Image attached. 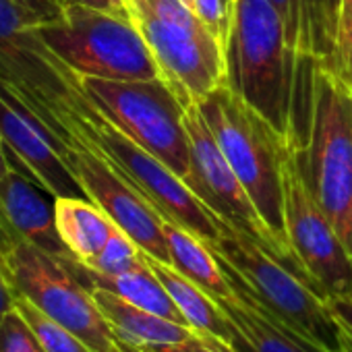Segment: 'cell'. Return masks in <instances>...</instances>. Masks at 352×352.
<instances>
[{"instance_id":"30","label":"cell","mask_w":352,"mask_h":352,"mask_svg":"<svg viewBox=\"0 0 352 352\" xmlns=\"http://www.w3.org/2000/svg\"><path fill=\"white\" fill-rule=\"evenodd\" d=\"M13 307V290L5 278V272L0 267V319L5 317V313Z\"/></svg>"},{"instance_id":"7","label":"cell","mask_w":352,"mask_h":352,"mask_svg":"<svg viewBox=\"0 0 352 352\" xmlns=\"http://www.w3.org/2000/svg\"><path fill=\"white\" fill-rule=\"evenodd\" d=\"M162 79L187 108L228 81L226 50L204 25L191 0H126Z\"/></svg>"},{"instance_id":"3","label":"cell","mask_w":352,"mask_h":352,"mask_svg":"<svg viewBox=\"0 0 352 352\" xmlns=\"http://www.w3.org/2000/svg\"><path fill=\"white\" fill-rule=\"evenodd\" d=\"M197 108L259 216L278 241L288 265L309 280L288 243L284 222L280 151L286 139H282L228 83H222L201 98Z\"/></svg>"},{"instance_id":"28","label":"cell","mask_w":352,"mask_h":352,"mask_svg":"<svg viewBox=\"0 0 352 352\" xmlns=\"http://www.w3.org/2000/svg\"><path fill=\"white\" fill-rule=\"evenodd\" d=\"M338 323L352 336V296H338V298H327Z\"/></svg>"},{"instance_id":"9","label":"cell","mask_w":352,"mask_h":352,"mask_svg":"<svg viewBox=\"0 0 352 352\" xmlns=\"http://www.w3.org/2000/svg\"><path fill=\"white\" fill-rule=\"evenodd\" d=\"M83 94L122 133L168 166L185 185L193 176L185 106L164 79L114 81L77 75Z\"/></svg>"},{"instance_id":"22","label":"cell","mask_w":352,"mask_h":352,"mask_svg":"<svg viewBox=\"0 0 352 352\" xmlns=\"http://www.w3.org/2000/svg\"><path fill=\"white\" fill-rule=\"evenodd\" d=\"M143 257H145V253L139 249V245L129 234H124L118 226H114L104 249L85 267L96 274L116 276V274H124V272L133 270L135 265H139L143 261Z\"/></svg>"},{"instance_id":"10","label":"cell","mask_w":352,"mask_h":352,"mask_svg":"<svg viewBox=\"0 0 352 352\" xmlns=\"http://www.w3.org/2000/svg\"><path fill=\"white\" fill-rule=\"evenodd\" d=\"M280 176L286 234L305 276L325 298L352 296V257L315 199L292 141L282 143Z\"/></svg>"},{"instance_id":"20","label":"cell","mask_w":352,"mask_h":352,"mask_svg":"<svg viewBox=\"0 0 352 352\" xmlns=\"http://www.w3.org/2000/svg\"><path fill=\"white\" fill-rule=\"evenodd\" d=\"M145 257L151 270L155 272V276L160 278V282L166 286L172 300L176 302V307H179V311L183 313L191 329L222 338L224 342L232 344V336H234L232 325L214 296H210L204 288H199L195 282H191L187 276H183L172 265L155 261L149 255Z\"/></svg>"},{"instance_id":"31","label":"cell","mask_w":352,"mask_h":352,"mask_svg":"<svg viewBox=\"0 0 352 352\" xmlns=\"http://www.w3.org/2000/svg\"><path fill=\"white\" fill-rule=\"evenodd\" d=\"M11 170H13V166H11V162L7 157V149H5L3 141H0V181H3Z\"/></svg>"},{"instance_id":"12","label":"cell","mask_w":352,"mask_h":352,"mask_svg":"<svg viewBox=\"0 0 352 352\" xmlns=\"http://www.w3.org/2000/svg\"><path fill=\"white\" fill-rule=\"evenodd\" d=\"M272 5L284 25L294 79L296 120L305 137L309 129L313 71L321 63H333L340 0H272Z\"/></svg>"},{"instance_id":"32","label":"cell","mask_w":352,"mask_h":352,"mask_svg":"<svg viewBox=\"0 0 352 352\" xmlns=\"http://www.w3.org/2000/svg\"><path fill=\"white\" fill-rule=\"evenodd\" d=\"M344 352H352V336L344 329Z\"/></svg>"},{"instance_id":"11","label":"cell","mask_w":352,"mask_h":352,"mask_svg":"<svg viewBox=\"0 0 352 352\" xmlns=\"http://www.w3.org/2000/svg\"><path fill=\"white\" fill-rule=\"evenodd\" d=\"M183 124L189 137L193 160V176L187 187L204 201L210 212L255 239L261 247H265L272 255H276L282 263L288 265L278 241L274 239L272 230L267 228L255 204L251 201L247 189L243 187L228 160L224 157L197 104L185 108Z\"/></svg>"},{"instance_id":"24","label":"cell","mask_w":352,"mask_h":352,"mask_svg":"<svg viewBox=\"0 0 352 352\" xmlns=\"http://www.w3.org/2000/svg\"><path fill=\"white\" fill-rule=\"evenodd\" d=\"M0 352H46L36 331L15 307L0 319Z\"/></svg>"},{"instance_id":"1","label":"cell","mask_w":352,"mask_h":352,"mask_svg":"<svg viewBox=\"0 0 352 352\" xmlns=\"http://www.w3.org/2000/svg\"><path fill=\"white\" fill-rule=\"evenodd\" d=\"M36 96L50 106L69 131H73L118 176H122V181L141 193L145 201L162 216V220L179 224L208 245L220 239L216 214L210 212L185 185V181H181L168 166H164L155 155L122 133L104 112H100L83 94L79 79L60 98Z\"/></svg>"},{"instance_id":"34","label":"cell","mask_w":352,"mask_h":352,"mask_svg":"<svg viewBox=\"0 0 352 352\" xmlns=\"http://www.w3.org/2000/svg\"><path fill=\"white\" fill-rule=\"evenodd\" d=\"M58 3H60V5H65V0H58Z\"/></svg>"},{"instance_id":"23","label":"cell","mask_w":352,"mask_h":352,"mask_svg":"<svg viewBox=\"0 0 352 352\" xmlns=\"http://www.w3.org/2000/svg\"><path fill=\"white\" fill-rule=\"evenodd\" d=\"M236 5L239 0H191L193 11L204 21V25L212 32V36L222 44L224 50H228L230 44Z\"/></svg>"},{"instance_id":"15","label":"cell","mask_w":352,"mask_h":352,"mask_svg":"<svg viewBox=\"0 0 352 352\" xmlns=\"http://www.w3.org/2000/svg\"><path fill=\"white\" fill-rule=\"evenodd\" d=\"M222 270L236 296L232 300H220L218 305L232 325V346L239 352H323L280 323L228 267L222 265Z\"/></svg>"},{"instance_id":"21","label":"cell","mask_w":352,"mask_h":352,"mask_svg":"<svg viewBox=\"0 0 352 352\" xmlns=\"http://www.w3.org/2000/svg\"><path fill=\"white\" fill-rule=\"evenodd\" d=\"M13 307L21 313V317L36 331L40 344L46 352H94L83 340H79L71 329L56 323L44 311H40L34 302L23 296H13Z\"/></svg>"},{"instance_id":"16","label":"cell","mask_w":352,"mask_h":352,"mask_svg":"<svg viewBox=\"0 0 352 352\" xmlns=\"http://www.w3.org/2000/svg\"><path fill=\"white\" fill-rule=\"evenodd\" d=\"M65 261L87 288H104L139 309H145L153 315H160L170 321L187 325L183 313L179 311V307H176V302L168 294L166 286L160 282V278L147 263V257H143V261L139 265H135L133 270H129L124 274H116V276L96 274V272L87 270L85 265H81L73 257L65 259Z\"/></svg>"},{"instance_id":"14","label":"cell","mask_w":352,"mask_h":352,"mask_svg":"<svg viewBox=\"0 0 352 352\" xmlns=\"http://www.w3.org/2000/svg\"><path fill=\"white\" fill-rule=\"evenodd\" d=\"M44 193L46 191L40 185H34L28 174L13 168L0 181V220L50 255L71 259V253L56 230L54 199L52 204L46 201Z\"/></svg>"},{"instance_id":"17","label":"cell","mask_w":352,"mask_h":352,"mask_svg":"<svg viewBox=\"0 0 352 352\" xmlns=\"http://www.w3.org/2000/svg\"><path fill=\"white\" fill-rule=\"evenodd\" d=\"M89 290L98 307L102 309V313L118 333V338L135 352H143L151 346L183 342L195 333V329H191L189 325L176 323L166 317L153 315L145 309H139L104 288H89Z\"/></svg>"},{"instance_id":"29","label":"cell","mask_w":352,"mask_h":352,"mask_svg":"<svg viewBox=\"0 0 352 352\" xmlns=\"http://www.w3.org/2000/svg\"><path fill=\"white\" fill-rule=\"evenodd\" d=\"M83 5V7H91V9H100V11H108V13H116V15H124L131 17L116 0H65V5Z\"/></svg>"},{"instance_id":"2","label":"cell","mask_w":352,"mask_h":352,"mask_svg":"<svg viewBox=\"0 0 352 352\" xmlns=\"http://www.w3.org/2000/svg\"><path fill=\"white\" fill-rule=\"evenodd\" d=\"M226 63V83L282 139L302 151L290 54L272 0H239Z\"/></svg>"},{"instance_id":"5","label":"cell","mask_w":352,"mask_h":352,"mask_svg":"<svg viewBox=\"0 0 352 352\" xmlns=\"http://www.w3.org/2000/svg\"><path fill=\"white\" fill-rule=\"evenodd\" d=\"M300 164L315 199L352 257V87L325 63L313 71Z\"/></svg>"},{"instance_id":"6","label":"cell","mask_w":352,"mask_h":352,"mask_svg":"<svg viewBox=\"0 0 352 352\" xmlns=\"http://www.w3.org/2000/svg\"><path fill=\"white\" fill-rule=\"evenodd\" d=\"M0 267L13 290L56 323L71 329L94 352H135L126 346L91 290L73 274L65 259L25 241L0 220Z\"/></svg>"},{"instance_id":"26","label":"cell","mask_w":352,"mask_h":352,"mask_svg":"<svg viewBox=\"0 0 352 352\" xmlns=\"http://www.w3.org/2000/svg\"><path fill=\"white\" fill-rule=\"evenodd\" d=\"M143 352H239V350L232 344L224 342L222 338L195 331L191 338H187L183 342L151 346V348H147Z\"/></svg>"},{"instance_id":"4","label":"cell","mask_w":352,"mask_h":352,"mask_svg":"<svg viewBox=\"0 0 352 352\" xmlns=\"http://www.w3.org/2000/svg\"><path fill=\"white\" fill-rule=\"evenodd\" d=\"M216 220L220 239L210 247L218 261L288 329L323 352H344V327L327 298L255 239L220 216Z\"/></svg>"},{"instance_id":"25","label":"cell","mask_w":352,"mask_h":352,"mask_svg":"<svg viewBox=\"0 0 352 352\" xmlns=\"http://www.w3.org/2000/svg\"><path fill=\"white\" fill-rule=\"evenodd\" d=\"M329 67L352 87V0H340L336 54Z\"/></svg>"},{"instance_id":"18","label":"cell","mask_w":352,"mask_h":352,"mask_svg":"<svg viewBox=\"0 0 352 352\" xmlns=\"http://www.w3.org/2000/svg\"><path fill=\"white\" fill-rule=\"evenodd\" d=\"M54 216L60 241L71 257L83 265L98 257L116 226L108 214L87 197H56Z\"/></svg>"},{"instance_id":"19","label":"cell","mask_w":352,"mask_h":352,"mask_svg":"<svg viewBox=\"0 0 352 352\" xmlns=\"http://www.w3.org/2000/svg\"><path fill=\"white\" fill-rule=\"evenodd\" d=\"M162 226L174 270H179L183 276L204 288L210 296L216 298V302L232 300L236 296L226 272L222 270L218 257L206 241L170 220H164Z\"/></svg>"},{"instance_id":"13","label":"cell","mask_w":352,"mask_h":352,"mask_svg":"<svg viewBox=\"0 0 352 352\" xmlns=\"http://www.w3.org/2000/svg\"><path fill=\"white\" fill-rule=\"evenodd\" d=\"M0 141L11 151L21 172L52 199L85 197L81 185L42 133L40 124L17 104L0 96Z\"/></svg>"},{"instance_id":"8","label":"cell","mask_w":352,"mask_h":352,"mask_svg":"<svg viewBox=\"0 0 352 352\" xmlns=\"http://www.w3.org/2000/svg\"><path fill=\"white\" fill-rule=\"evenodd\" d=\"M34 32L77 75L114 81L162 79L131 17L67 3L54 19L36 21Z\"/></svg>"},{"instance_id":"27","label":"cell","mask_w":352,"mask_h":352,"mask_svg":"<svg viewBox=\"0 0 352 352\" xmlns=\"http://www.w3.org/2000/svg\"><path fill=\"white\" fill-rule=\"evenodd\" d=\"M15 5H19L21 9L34 13L36 17H40L42 21L46 19H54L60 11H63V5L58 0H13Z\"/></svg>"},{"instance_id":"33","label":"cell","mask_w":352,"mask_h":352,"mask_svg":"<svg viewBox=\"0 0 352 352\" xmlns=\"http://www.w3.org/2000/svg\"><path fill=\"white\" fill-rule=\"evenodd\" d=\"M116 3H118V5H120L124 11H126V13H129V9H126V0H116Z\"/></svg>"}]
</instances>
